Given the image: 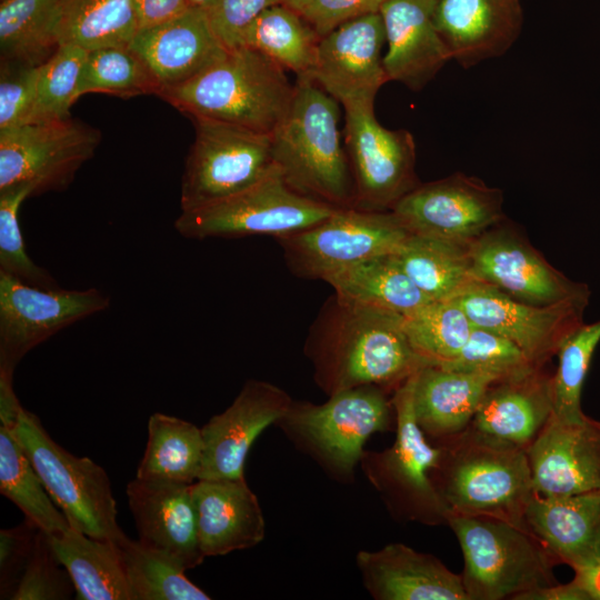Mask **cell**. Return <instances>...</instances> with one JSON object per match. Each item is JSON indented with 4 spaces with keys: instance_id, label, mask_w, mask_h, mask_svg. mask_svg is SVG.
<instances>
[{
    "instance_id": "obj_14",
    "label": "cell",
    "mask_w": 600,
    "mask_h": 600,
    "mask_svg": "<svg viewBox=\"0 0 600 600\" xmlns=\"http://www.w3.org/2000/svg\"><path fill=\"white\" fill-rule=\"evenodd\" d=\"M343 109L354 208L391 211L400 199L420 184L413 136L406 129L390 130L381 126L373 107Z\"/></svg>"
},
{
    "instance_id": "obj_40",
    "label": "cell",
    "mask_w": 600,
    "mask_h": 600,
    "mask_svg": "<svg viewBox=\"0 0 600 600\" xmlns=\"http://www.w3.org/2000/svg\"><path fill=\"white\" fill-rule=\"evenodd\" d=\"M410 344L428 366L451 361L467 342L473 324L454 300L430 301L403 317Z\"/></svg>"
},
{
    "instance_id": "obj_46",
    "label": "cell",
    "mask_w": 600,
    "mask_h": 600,
    "mask_svg": "<svg viewBox=\"0 0 600 600\" xmlns=\"http://www.w3.org/2000/svg\"><path fill=\"white\" fill-rule=\"evenodd\" d=\"M39 67L0 64V131L28 122L33 109Z\"/></svg>"
},
{
    "instance_id": "obj_4",
    "label": "cell",
    "mask_w": 600,
    "mask_h": 600,
    "mask_svg": "<svg viewBox=\"0 0 600 600\" xmlns=\"http://www.w3.org/2000/svg\"><path fill=\"white\" fill-rule=\"evenodd\" d=\"M294 93L284 69L251 47L230 49L193 79L159 97L190 119L203 118L271 133Z\"/></svg>"
},
{
    "instance_id": "obj_23",
    "label": "cell",
    "mask_w": 600,
    "mask_h": 600,
    "mask_svg": "<svg viewBox=\"0 0 600 600\" xmlns=\"http://www.w3.org/2000/svg\"><path fill=\"white\" fill-rule=\"evenodd\" d=\"M434 23L451 59L470 68L511 48L523 11L520 0H437Z\"/></svg>"
},
{
    "instance_id": "obj_31",
    "label": "cell",
    "mask_w": 600,
    "mask_h": 600,
    "mask_svg": "<svg viewBox=\"0 0 600 600\" xmlns=\"http://www.w3.org/2000/svg\"><path fill=\"white\" fill-rule=\"evenodd\" d=\"M469 246L410 233L393 256L430 300H450L477 281Z\"/></svg>"
},
{
    "instance_id": "obj_2",
    "label": "cell",
    "mask_w": 600,
    "mask_h": 600,
    "mask_svg": "<svg viewBox=\"0 0 600 600\" xmlns=\"http://www.w3.org/2000/svg\"><path fill=\"white\" fill-rule=\"evenodd\" d=\"M434 441L439 454L430 479L448 517L478 516L526 524V510L536 494L526 449L470 427Z\"/></svg>"
},
{
    "instance_id": "obj_7",
    "label": "cell",
    "mask_w": 600,
    "mask_h": 600,
    "mask_svg": "<svg viewBox=\"0 0 600 600\" xmlns=\"http://www.w3.org/2000/svg\"><path fill=\"white\" fill-rule=\"evenodd\" d=\"M416 374L408 377L391 398L396 440L381 451H364L360 464L387 508L399 520L427 526L447 523L448 512L430 479L439 448L419 427L413 406Z\"/></svg>"
},
{
    "instance_id": "obj_18",
    "label": "cell",
    "mask_w": 600,
    "mask_h": 600,
    "mask_svg": "<svg viewBox=\"0 0 600 600\" xmlns=\"http://www.w3.org/2000/svg\"><path fill=\"white\" fill-rule=\"evenodd\" d=\"M384 42L380 12L342 23L320 38L312 80L343 108L373 107L389 81L381 57Z\"/></svg>"
},
{
    "instance_id": "obj_54",
    "label": "cell",
    "mask_w": 600,
    "mask_h": 600,
    "mask_svg": "<svg viewBox=\"0 0 600 600\" xmlns=\"http://www.w3.org/2000/svg\"><path fill=\"white\" fill-rule=\"evenodd\" d=\"M188 2L190 6L203 7L208 2V0H188Z\"/></svg>"
},
{
    "instance_id": "obj_53",
    "label": "cell",
    "mask_w": 600,
    "mask_h": 600,
    "mask_svg": "<svg viewBox=\"0 0 600 600\" xmlns=\"http://www.w3.org/2000/svg\"><path fill=\"white\" fill-rule=\"evenodd\" d=\"M309 1L310 0H283V4L300 13Z\"/></svg>"
},
{
    "instance_id": "obj_25",
    "label": "cell",
    "mask_w": 600,
    "mask_h": 600,
    "mask_svg": "<svg viewBox=\"0 0 600 600\" xmlns=\"http://www.w3.org/2000/svg\"><path fill=\"white\" fill-rule=\"evenodd\" d=\"M356 560L364 588L377 600H468L460 574L403 543L359 551Z\"/></svg>"
},
{
    "instance_id": "obj_27",
    "label": "cell",
    "mask_w": 600,
    "mask_h": 600,
    "mask_svg": "<svg viewBox=\"0 0 600 600\" xmlns=\"http://www.w3.org/2000/svg\"><path fill=\"white\" fill-rule=\"evenodd\" d=\"M524 523L559 563L576 570L600 561V492L534 494Z\"/></svg>"
},
{
    "instance_id": "obj_19",
    "label": "cell",
    "mask_w": 600,
    "mask_h": 600,
    "mask_svg": "<svg viewBox=\"0 0 600 600\" xmlns=\"http://www.w3.org/2000/svg\"><path fill=\"white\" fill-rule=\"evenodd\" d=\"M292 402L276 384L248 380L233 402L201 428L203 456L198 480L243 478L254 440L276 424Z\"/></svg>"
},
{
    "instance_id": "obj_28",
    "label": "cell",
    "mask_w": 600,
    "mask_h": 600,
    "mask_svg": "<svg viewBox=\"0 0 600 600\" xmlns=\"http://www.w3.org/2000/svg\"><path fill=\"white\" fill-rule=\"evenodd\" d=\"M552 410L551 378L537 369L491 384L469 427L527 450Z\"/></svg>"
},
{
    "instance_id": "obj_21",
    "label": "cell",
    "mask_w": 600,
    "mask_h": 600,
    "mask_svg": "<svg viewBox=\"0 0 600 600\" xmlns=\"http://www.w3.org/2000/svg\"><path fill=\"white\" fill-rule=\"evenodd\" d=\"M127 497L142 544L184 570L202 563L191 484L136 477Z\"/></svg>"
},
{
    "instance_id": "obj_32",
    "label": "cell",
    "mask_w": 600,
    "mask_h": 600,
    "mask_svg": "<svg viewBox=\"0 0 600 600\" xmlns=\"http://www.w3.org/2000/svg\"><path fill=\"white\" fill-rule=\"evenodd\" d=\"M324 281L343 299L402 317L432 301L412 282L393 253L361 261L329 276Z\"/></svg>"
},
{
    "instance_id": "obj_6",
    "label": "cell",
    "mask_w": 600,
    "mask_h": 600,
    "mask_svg": "<svg viewBox=\"0 0 600 600\" xmlns=\"http://www.w3.org/2000/svg\"><path fill=\"white\" fill-rule=\"evenodd\" d=\"M396 422L392 400L377 386H360L329 397L322 404L293 401L276 424L326 471L340 481L352 480L376 432Z\"/></svg>"
},
{
    "instance_id": "obj_42",
    "label": "cell",
    "mask_w": 600,
    "mask_h": 600,
    "mask_svg": "<svg viewBox=\"0 0 600 600\" xmlns=\"http://www.w3.org/2000/svg\"><path fill=\"white\" fill-rule=\"evenodd\" d=\"M88 51L73 44H61L39 67L33 109L27 123L50 122L70 117L77 101V88Z\"/></svg>"
},
{
    "instance_id": "obj_11",
    "label": "cell",
    "mask_w": 600,
    "mask_h": 600,
    "mask_svg": "<svg viewBox=\"0 0 600 600\" xmlns=\"http://www.w3.org/2000/svg\"><path fill=\"white\" fill-rule=\"evenodd\" d=\"M409 234L392 211L340 208L307 230L277 239L292 273L324 281L361 261L397 252Z\"/></svg>"
},
{
    "instance_id": "obj_41",
    "label": "cell",
    "mask_w": 600,
    "mask_h": 600,
    "mask_svg": "<svg viewBox=\"0 0 600 600\" xmlns=\"http://www.w3.org/2000/svg\"><path fill=\"white\" fill-rule=\"evenodd\" d=\"M600 341V320L581 324L558 349L559 364L551 377L552 416L560 421L582 419L581 391L592 356Z\"/></svg>"
},
{
    "instance_id": "obj_43",
    "label": "cell",
    "mask_w": 600,
    "mask_h": 600,
    "mask_svg": "<svg viewBox=\"0 0 600 600\" xmlns=\"http://www.w3.org/2000/svg\"><path fill=\"white\" fill-rule=\"evenodd\" d=\"M438 367L490 374L499 381L522 377L540 369L509 339L474 326L459 353L451 361Z\"/></svg>"
},
{
    "instance_id": "obj_15",
    "label": "cell",
    "mask_w": 600,
    "mask_h": 600,
    "mask_svg": "<svg viewBox=\"0 0 600 600\" xmlns=\"http://www.w3.org/2000/svg\"><path fill=\"white\" fill-rule=\"evenodd\" d=\"M391 211L410 233L470 244L501 221L502 193L478 178L456 173L420 183Z\"/></svg>"
},
{
    "instance_id": "obj_39",
    "label": "cell",
    "mask_w": 600,
    "mask_h": 600,
    "mask_svg": "<svg viewBox=\"0 0 600 600\" xmlns=\"http://www.w3.org/2000/svg\"><path fill=\"white\" fill-rule=\"evenodd\" d=\"M160 91L152 71L130 47H110L88 51L76 96L77 100L88 93L131 98Z\"/></svg>"
},
{
    "instance_id": "obj_20",
    "label": "cell",
    "mask_w": 600,
    "mask_h": 600,
    "mask_svg": "<svg viewBox=\"0 0 600 600\" xmlns=\"http://www.w3.org/2000/svg\"><path fill=\"white\" fill-rule=\"evenodd\" d=\"M533 489L541 497L600 492V421L552 414L527 449Z\"/></svg>"
},
{
    "instance_id": "obj_34",
    "label": "cell",
    "mask_w": 600,
    "mask_h": 600,
    "mask_svg": "<svg viewBox=\"0 0 600 600\" xmlns=\"http://www.w3.org/2000/svg\"><path fill=\"white\" fill-rule=\"evenodd\" d=\"M134 0H61L59 44L87 51L130 47L139 32Z\"/></svg>"
},
{
    "instance_id": "obj_22",
    "label": "cell",
    "mask_w": 600,
    "mask_h": 600,
    "mask_svg": "<svg viewBox=\"0 0 600 600\" xmlns=\"http://www.w3.org/2000/svg\"><path fill=\"white\" fill-rule=\"evenodd\" d=\"M130 48L152 71L161 90L193 79L228 51L212 30L206 9L199 6L139 30Z\"/></svg>"
},
{
    "instance_id": "obj_47",
    "label": "cell",
    "mask_w": 600,
    "mask_h": 600,
    "mask_svg": "<svg viewBox=\"0 0 600 600\" xmlns=\"http://www.w3.org/2000/svg\"><path fill=\"white\" fill-rule=\"evenodd\" d=\"M279 3L283 0H208L203 8L216 36L230 50L242 47L251 23L266 9Z\"/></svg>"
},
{
    "instance_id": "obj_29",
    "label": "cell",
    "mask_w": 600,
    "mask_h": 600,
    "mask_svg": "<svg viewBox=\"0 0 600 600\" xmlns=\"http://www.w3.org/2000/svg\"><path fill=\"white\" fill-rule=\"evenodd\" d=\"M498 378L424 366L417 371L413 406L426 437L439 440L464 431Z\"/></svg>"
},
{
    "instance_id": "obj_36",
    "label": "cell",
    "mask_w": 600,
    "mask_h": 600,
    "mask_svg": "<svg viewBox=\"0 0 600 600\" xmlns=\"http://www.w3.org/2000/svg\"><path fill=\"white\" fill-rule=\"evenodd\" d=\"M320 37L306 19L283 3L266 9L248 28L243 46L273 60L297 78H311ZM242 46V47H243Z\"/></svg>"
},
{
    "instance_id": "obj_3",
    "label": "cell",
    "mask_w": 600,
    "mask_h": 600,
    "mask_svg": "<svg viewBox=\"0 0 600 600\" xmlns=\"http://www.w3.org/2000/svg\"><path fill=\"white\" fill-rule=\"evenodd\" d=\"M339 102L311 78H297L291 104L271 132L287 184L336 209L354 208V182L339 131Z\"/></svg>"
},
{
    "instance_id": "obj_49",
    "label": "cell",
    "mask_w": 600,
    "mask_h": 600,
    "mask_svg": "<svg viewBox=\"0 0 600 600\" xmlns=\"http://www.w3.org/2000/svg\"><path fill=\"white\" fill-rule=\"evenodd\" d=\"M386 0H310L300 14L320 38L352 19L380 11Z\"/></svg>"
},
{
    "instance_id": "obj_17",
    "label": "cell",
    "mask_w": 600,
    "mask_h": 600,
    "mask_svg": "<svg viewBox=\"0 0 600 600\" xmlns=\"http://www.w3.org/2000/svg\"><path fill=\"white\" fill-rule=\"evenodd\" d=\"M452 300L463 309L474 327L509 339L537 368L557 353L561 342L582 324L586 308V304L573 302L552 306L527 303L480 281L470 284Z\"/></svg>"
},
{
    "instance_id": "obj_26",
    "label": "cell",
    "mask_w": 600,
    "mask_h": 600,
    "mask_svg": "<svg viewBox=\"0 0 600 600\" xmlns=\"http://www.w3.org/2000/svg\"><path fill=\"white\" fill-rule=\"evenodd\" d=\"M191 498L204 557L252 548L264 539L263 513L244 477L197 480Z\"/></svg>"
},
{
    "instance_id": "obj_35",
    "label": "cell",
    "mask_w": 600,
    "mask_h": 600,
    "mask_svg": "<svg viewBox=\"0 0 600 600\" xmlns=\"http://www.w3.org/2000/svg\"><path fill=\"white\" fill-rule=\"evenodd\" d=\"M202 456L201 428L156 412L148 421V441L136 477L192 484L199 478Z\"/></svg>"
},
{
    "instance_id": "obj_12",
    "label": "cell",
    "mask_w": 600,
    "mask_h": 600,
    "mask_svg": "<svg viewBox=\"0 0 600 600\" xmlns=\"http://www.w3.org/2000/svg\"><path fill=\"white\" fill-rule=\"evenodd\" d=\"M100 142L98 129L71 117L0 131V190L21 184L33 196L64 190Z\"/></svg>"
},
{
    "instance_id": "obj_13",
    "label": "cell",
    "mask_w": 600,
    "mask_h": 600,
    "mask_svg": "<svg viewBox=\"0 0 600 600\" xmlns=\"http://www.w3.org/2000/svg\"><path fill=\"white\" fill-rule=\"evenodd\" d=\"M109 306L97 288L46 289L0 272V374L13 377L29 351Z\"/></svg>"
},
{
    "instance_id": "obj_8",
    "label": "cell",
    "mask_w": 600,
    "mask_h": 600,
    "mask_svg": "<svg viewBox=\"0 0 600 600\" xmlns=\"http://www.w3.org/2000/svg\"><path fill=\"white\" fill-rule=\"evenodd\" d=\"M11 431L71 528L114 542L124 534L117 522L111 482L102 467L64 450L40 419L24 408Z\"/></svg>"
},
{
    "instance_id": "obj_52",
    "label": "cell",
    "mask_w": 600,
    "mask_h": 600,
    "mask_svg": "<svg viewBox=\"0 0 600 600\" xmlns=\"http://www.w3.org/2000/svg\"><path fill=\"white\" fill-rule=\"evenodd\" d=\"M573 571L572 582L580 590L583 600H600V561Z\"/></svg>"
},
{
    "instance_id": "obj_45",
    "label": "cell",
    "mask_w": 600,
    "mask_h": 600,
    "mask_svg": "<svg viewBox=\"0 0 600 600\" xmlns=\"http://www.w3.org/2000/svg\"><path fill=\"white\" fill-rule=\"evenodd\" d=\"M48 534L39 530L30 559L11 600H66L74 589L66 568H61Z\"/></svg>"
},
{
    "instance_id": "obj_50",
    "label": "cell",
    "mask_w": 600,
    "mask_h": 600,
    "mask_svg": "<svg viewBox=\"0 0 600 600\" xmlns=\"http://www.w3.org/2000/svg\"><path fill=\"white\" fill-rule=\"evenodd\" d=\"M140 29L163 23L191 7L188 0H134Z\"/></svg>"
},
{
    "instance_id": "obj_9",
    "label": "cell",
    "mask_w": 600,
    "mask_h": 600,
    "mask_svg": "<svg viewBox=\"0 0 600 600\" xmlns=\"http://www.w3.org/2000/svg\"><path fill=\"white\" fill-rule=\"evenodd\" d=\"M196 136L181 178V211H192L238 194L279 168L271 133L193 118Z\"/></svg>"
},
{
    "instance_id": "obj_16",
    "label": "cell",
    "mask_w": 600,
    "mask_h": 600,
    "mask_svg": "<svg viewBox=\"0 0 600 600\" xmlns=\"http://www.w3.org/2000/svg\"><path fill=\"white\" fill-rule=\"evenodd\" d=\"M469 254L477 281L517 300L537 306H587V286L566 278L512 229L494 226L470 243Z\"/></svg>"
},
{
    "instance_id": "obj_33",
    "label": "cell",
    "mask_w": 600,
    "mask_h": 600,
    "mask_svg": "<svg viewBox=\"0 0 600 600\" xmlns=\"http://www.w3.org/2000/svg\"><path fill=\"white\" fill-rule=\"evenodd\" d=\"M61 0H3L0 4L1 63L40 67L59 48Z\"/></svg>"
},
{
    "instance_id": "obj_37",
    "label": "cell",
    "mask_w": 600,
    "mask_h": 600,
    "mask_svg": "<svg viewBox=\"0 0 600 600\" xmlns=\"http://www.w3.org/2000/svg\"><path fill=\"white\" fill-rule=\"evenodd\" d=\"M0 492L47 534L70 528L46 490L26 451L10 429L0 424Z\"/></svg>"
},
{
    "instance_id": "obj_1",
    "label": "cell",
    "mask_w": 600,
    "mask_h": 600,
    "mask_svg": "<svg viewBox=\"0 0 600 600\" xmlns=\"http://www.w3.org/2000/svg\"><path fill=\"white\" fill-rule=\"evenodd\" d=\"M304 351L329 397L360 386L396 390L428 366L410 344L402 316L336 293L320 309Z\"/></svg>"
},
{
    "instance_id": "obj_5",
    "label": "cell",
    "mask_w": 600,
    "mask_h": 600,
    "mask_svg": "<svg viewBox=\"0 0 600 600\" xmlns=\"http://www.w3.org/2000/svg\"><path fill=\"white\" fill-rule=\"evenodd\" d=\"M464 559L462 577L468 600L520 598L557 583V559L526 524L489 517L450 514Z\"/></svg>"
},
{
    "instance_id": "obj_51",
    "label": "cell",
    "mask_w": 600,
    "mask_h": 600,
    "mask_svg": "<svg viewBox=\"0 0 600 600\" xmlns=\"http://www.w3.org/2000/svg\"><path fill=\"white\" fill-rule=\"evenodd\" d=\"M21 410L13 390V377L0 374V424L12 430Z\"/></svg>"
},
{
    "instance_id": "obj_38",
    "label": "cell",
    "mask_w": 600,
    "mask_h": 600,
    "mask_svg": "<svg viewBox=\"0 0 600 600\" xmlns=\"http://www.w3.org/2000/svg\"><path fill=\"white\" fill-rule=\"evenodd\" d=\"M132 600H209L211 597L192 583L184 569L126 533L116 541Z\"/></svg>"
},
{
    "instance_id": "obj_48",
    "label": "cell",
    "mask_w": 600,
    "mask_h": 600,
    "mask_svg": "<svg viewBox=\"0 0 600 600\" xmlns=\"http://www.w3.org/2000/svg\"><path fill=\"white\" fill-rule=\"evenodd\" d=\"M39 528L30 520L0 531V598L11 599L32 553Z\"/></svg>"
},
{
    "instance_id": "obj_30",
    "label": "cell",
    "mask_w": 600,
    "mask_h": 600,
    "mask_svg": "<svg viewBox=\"0 0 600 600\" xmlns=\"http://www.w3.org/2000/svg\"><path fill=\"white\" fill-rule=\"evenodd\" d=\"M54 556L82 600H132L120 550L114 541L73 528L48 534Z\"/></svg>"
},
{
    "instance_id": "obj_10",
    "label": "cell",
    "mask_w": 600,
    "mask_h": 600,
    "mask_svg": "<svg viewBox=\"0 0 600 600\" xmlns=\"http://www.w3.org/2000/svg\"><path fill=\"white\" fill-rule=\"evenodd\" d=\"M336 208L292 190L278 169L251 188L192 211H181L174 229L187 239H234L253 234L277 238L307 230Z\"/></svg>"
},
{
    "instance_id": "obj_24",
    "label": "cell",
    "mask_w": 600,
    "mask_h": 600,
    "mask_svg": "<svg viewBox=\"0 0 600 600\" xmlns=\"http://www.w3.org/2000/svg\"><path fill=\"white\" fill-rule=\"evenodd\" d=\"M437 0H386L380 8L389 81L421 90L451 60L434 23Z\"/></svg>"
},
{
    "instance_id": "obj_44",
    "label": "cell",
    "mask_w": 600,
    "mask_h": 600,
    "mask_svg": "<svg viewBox=\"0 0 600 600\" xmlns=\"http://www.w3.org/2000/svg\"><path fill=\"white\" fill-rule=\"evenodd\" d=\"M31 196L33 190L26 184L0 190V272L39 288H60L50 272L33 262L26 251L18 212Z\"/></svg>"
}]
</instances>
